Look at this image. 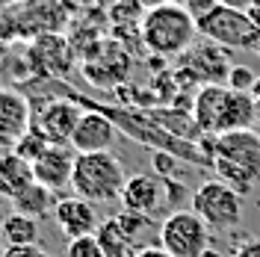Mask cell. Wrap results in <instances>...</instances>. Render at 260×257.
<instances>
[{
    "instance_id": "6da1fadb",
    "label": "cell",
    "mask_w": 260,
    "mask_h": 257,
    "mask_svg": "<svg viewBox=\"0 0 260 257\" xmlns=\"http://www.w3.org/2000/svg\"><path fill=\"white\" fill-rule=\"evenodd\" d=\"M204 157L216 177L234 186L240 195L251 192L260 183V133L254 130H231L219 136H207Z\"/></svg>"
},
{
    "instance_id": "7a4b0ae2",
    "label": "cell",
    "mask_w": 260,
    "mask_h": 257,
    "mask_svg": "<svg viewBox=\"0 0 260 257\" xmlns=\"http://www.w3.org/2000/svg\"><path fill=\"white\" fill-rule=\"evenodd\" d=\"M257 118V101L251 92H237L228 83H207L192 98V124L204 136L231 130H248Z\"/></svg>"
},
{
    "instance_id": "3957f363",
    "label": "cell",
    "mask_w": 260,
    "mask_h": 257,
    "mask_svg": "<svg viewBox=\"0 0 260 257\" xmlns=\"http://www.w3.org/2000/svg\"><path fill=\"white\" fill-rule=\"evenodd\" d=\"M198 36V21H195L183 6L166 3L157 9H148L139 21V39L148 53L154 56H180L192 48Z\"/></svg>"
},
{
    "instance_id": "277c9868",
    "label": "cell",
    "mask_w": 260,
    "mask_h": 257,
    "mask_svg": "<svg viewBox=\"0 0 260 257\" xmlns=\"http://www.w3.org/2000/svg\"><path fill=\"white\" fill-rule=\"evenodd\" d=\"M124 169L113 151H95V154H77L71 189L92 204H110L121 198L124 189Z\"/></svg>"
},
{
    "instance_id": "5b68a950",
    "label": "cell",
    "mask_w": 260,
    "mask_h": 257,
    "mask_svg": "<svg viewBox=\"0 0 260 257\" xmlns=\"http://www.w3.org/2000/svg\"><path fill=\"white\" fill-rule=\"evenodd\" d=\"M198 36L228 50H257L260 45V27H254L248 12L228 9L222 3H216L210 12L198 18Z\"/></svg>"
},
{
    "instance_id": "8992f818",
    "label": "cell",
    "mask_w": 260,
    "mask_h": 257,
    "mask_svg": "<svg viewBox=\"0 0 260 257\" xmlns=\"http://www.w3.org/2000/svg\"><path fill=\"white\" fill-rule=\"evenodd\" d=\"M192 213L204 219V225L213 231H234L243 225V195L237 192L234 186L222 183L219 177L204 180L189 198Z\"/></svg>"
},
{
    "instance_id": "52a82bcc",
    "label": "cell",
    "mask_w": 260,
    "mask_h": 257,
    "mask_svg": "<svg viewBox=\"0 0 260 257\" xmlns=\"http://www.w3.org/2000/svg\"><path fill=\"white\" fill-rule=\"evenodd\" d=\"M160 245L172 257H204L210 248V228L192 210L169 213L160 225Z\"/></svg>"
},
{
    "instance_id": "ba28073f",
    "label": "cell",
    "mask_w": 260,
    "mask_h": 257,
    "mask_svg": "<svg viewBox=\"0 0 260 257\" xmlns=\"http://www.w3.org/2000/svg\"><path fill=\"white\" fill-rule=\"evenodd\" d=\"M172 186L175 183H166L162 177L148 175V172H139V175H130L124 180V189H121V207L130 210V213H139V216H148L154 219L166 201H172Z\"/></svg>"
},
{
    "instance_id": "9c48e42d",
    "label": "cell",
    "mask_w": 260,
    "mask_h": 257,
    "mask_svg": "<svg viewBox=\"0 0 260 257\" xmlns=\"http://www.w3.org/2000/svg\"><path fill=\"white\" fill-rule=\"evenodd\" d=\"M80 118V104H74L68 98H56V101H48L42 107V113L36 115V127L48 136L50 145H71V136H74Z\"/></svg>"
},
{
    "instance_id": "30bf717a",
    "label": "cell",
    "mask_w": 260,
    "mask_h": 257,
    "mask_svg": "<svg viewBox=\"0 0 260 257\" xmlns=\"http://www.w3.org/2000/svg\"><path fill=\"white\" fill-rule=\"evenodd\" d=\"M74 160H77V151H74L71 145H50L48 151L32 163L36 180H39L42 186H48L50 192H59L65 186H71Z\"/></svg>"
},
{
    "instance_id": "8fae6325",
    "label": "cell",
    "mask_w": 260,
    "mask_h": 257,
    "mask_svg": "<svg viewBox=\"0 0 260 257\" xmlns=\"http://www.w3.org/2000/svg\"><path fill=\"white\" fill-rule=\"evenodd\" d=\"M32 127L30 101L15 89H0V145L15 148V142Z\"/></svg>"
},
{
    "instance_id": "7c38bea8",
    "label": "cell",
    "mask_w": 260,
    "mask_h": 257,
    "mask_svg": "<svg viewBox=\"0 0 260 257\" xmlns=\"http://www.w3.org/2000/svg\"><path fill=\"white\" fill-rule=\"evenodd\" d=\"M53 219L68 240H77V237H89L98 231V213L95 204L86 201L80 195H71V198H62L53 204Z\"/></svg>"
},
{
    "instance_id": "4fadbf2b",
    "label": "cell",
    "mask_w": 260,
    "mask_h": 257,
    "mask_svg": "<svg viewBox=\"0 0 260 257\" xmlns=\"http://www.w3.org/2000/svg\"><path fill=\"white\" fill-rule=\"evenodd\" d=\"M115 124L104 113H83L77 121V130L71 136V148L77 154H95V151H110V145L115 142Z\"/></svg>"
},
{
    "instance_id": "5bb4252c",
    "label": "cell",
    "mask_w": 260,
    "mask_h": 257,
    "mask_svg": "<svg viewBox=\"0 0 260 257\" xmlns=\"http://www.w3.org/2000/svg\"><path fill=\"white\" fill-rule=\"evenodd\" d=\"M32 180H36L32 163L18 157L15 151H9V154L0 157V198H6V201L18 198Z\"/></svg>"
},
{
    "instance_id": "9a60e30c",
    "label": "cell",
    "mask_w": 260,
    "mask_h": 257,
    "mask_svg": "<svg viewBox=\"0 0 260 257\" xmlns=\"http://www.w3.org/2000/svg\"><path fill=\"white\" fill-rule=\"evenodd\" d=\"M0 240L6 245H39V219L12 210L0 222Z\"/></svg>"
},
{
    "instance_id": "2e32d148",
    "label": "cell",
    "mask_w": 260,
    "mask_h": 257,
    "mask_svg": "<svg viewBox=\"0 0 260 257\" xmlns=\"http://www.w3.org/2000/svg\"><path fill=\"white\" fill-rule=\"evenodd\" d=\"M12 210L24 213V216H32V219H42L53 210V192L48 186H42L39 180H32L18 198H12Z\"/></svg>"
},
{
    "instance_id": "e0dca14e",
    "label": "cell",
    "mask_w": 260,
    "mask_h": 257,
    "mask_svg": "<svg viewBox=\"0 0 260 257\" xmlns=\"http://www.w3.org/2000/svg\"><path fill=\"white\" fill-rule=\"evenodd\" d=\"M98 242L107 257H133V240L124 234V228L118 225V219H107L101 222L95 231Z\"/></svg>"
},
{
    "instance_id": "ac0fdd59",
    "label": "cell",
    "mask_w": 260,
    "mask_h": 257,
    "mask_svg": "<svg viewBox=\"0 0 260 257\" xmlns=\"http://www.w3.org/2000/svg\"><path fill=\"white\" fill-rule=\"evenodd\" d=\"M48 148H50V139H48V136H45L39 127H36V121H32V127L27 130L21 139H18L12 151H15L18 157H24L27 163H36L42 154H45V151H48Z\"/></svg>"
},
{
    "instance_id": "d6986e66",
    "label": "cell",
    "mask_w": 260,
    "mask_h": 257,
    "mask_svg": "<svg viewBox=\"0 0 260 257\" xmlns=\"http://www.w3.org/2000/svg\"><path fill=\"white\" fill-rule=\"evenodd\" d=\"M65 257H107V254H104V248H101V242H98L95 234H89V237L68 240Z\"/></svg>"
},
{
    "instance_id": "ffe728a7",
    "label": "cell",
    "mask_w": 260,
    "mask_h": 257,
    "mask_svg": "<svg viewBox=\"0 0 260 257\" xmlns=\"http://www.w3.org/2000/svg\"><path fill=\"white\" fill-rule=\"evenodd\" d=\"M110 15H113V21L127 18V24H139L142 15H145V9H142L139 0H115V6L110 9Z\"/></svg>"
},
{
    "instance_id": "44dd1931",
    "label": "cell",
    "mask_w": 260,
    "mask_h": 257,
    "mask_svg": "<svg viewBox=\"0 0 260 257\" xmlns=\"http://www.w3.org/2000/svg\"><path fill=\"white\" fill-rule=\"evenodd\" d=\"M254 71L248 68V65H231V74H228V86L231 89H237V92H251L254 89Z\"/></svg>"
},
{
    "instance_id": "7402d4cb",
    "label": "cell",
    "mask_w": 260,
    "mask_h": 257,
    "mask_svg": "<svg viewBox=\"0 0 260 257\" xmlns=\"http://www.w3.org/2000/svg\"><path fill=\"white\" fill-rule=\"evenodd\" d=\"M175 3H178V6H183V9H186V12H189V15L198 21L204 12H210L219 0H175Z\"/></svg>"
},
{
    "instance_id": "603a6c76",
    "label": "cell",
    "mask_w": 260,
    "mask_h": 257,
    "mask_svg": "<svg viewBox=\"0 0 260 257\" xmlns=\"http://www.w3.org/2000/svg\"><path fill=\"white\" fill-rule=\"evenodd\" d=\"M6 257H48L39 245H6Z\"/></svg>"
},
{
    "instance_id": "cb8c5ba5",
    "label": "cell",
    "mask_w": 260,
    "mask_h": 257,
    "mask_svg": "<svg viewBox=\"0 0 260 257\" xmlns=\"http://www.w3.org/2000/svg\"><path fill=\"white\" fill-rule=\"evenodd\" d=\"M234 257H260V240H245L237 251H234Z\"/></svg>"
},
{
    "instance_id": "d4e9b609",
    "label": "cell",
    "mask_w": 260,
    "mask_h": 257,
    "mask_svg": "<svg viewBox=\"0 0 260 257\" xmlns=\"http://www.w3.org/2000/svg\"><path fill=\"white\" fill-rule=\"evenodd\" d=\"M133 257H172L162 245H142V248H136Z\"/></svg>"
},
{
    "instance_id": "484cf974",
    "label": "cell",
    "mask_w": 260,
    "mask_h": 257,
    "mask_svg": "<svg viewBox=\"0 0 260 257\" xmlns=\"http://www.w3.org/2000/svg\"><path fill=\"white\" fill-rule=\"evenodd\" d=\"M222 6H228V9H240V12H248L254 3H260V0H219Z\"/></svg>"
},
{
    "instance_id": "4316f807",
    "label": "cell",
    "mask_w": 260,
    "mask_h": 257,
    "mask_svg": "<svg viewBox=\"0 0 260 257\" xmlns=\"http://www.w3.org/2000/svg\"><path fill=\"white\" fill-rule=\"evenodd\" d=\"M142 3V9H157V6H166V3H175V0H139Z\"/></svg>"
},
{
    "instance_id": "83f0119b",
    "label": "cell",
    "mask_w": 260,
    "mask_h": 257,
    "mask_svg": "<svg viewBox=\"0 0 260 257\" xmlns=\"http://www.w3.org/2000/svg\"><path fill=\"white\" fill-rule=\"evenodd\" d=\"M248 18L254 21V27H260V3H254V6L248 9Z\"/></svg>"
},
{
    "instance_id": "f1b7e54d",
    "label": "cell",
    "mask_w": 260,
    "mask_h": 257,
    "mask_svg": "<svg viewBox=\"0 0 260 257\" xmlns=\"http://www.w3.org/2000/svg\"><path fill=\"white\" fill-rule=\"evenodd\" d=\"M251 98H254V101H260V77H257V83H254V89H251Z\"/></svg>"
},
{
    "instance_id": "f546056e",
    "label": "cell",
    "mask_w": 260,
    "mask_h": 257,
    "mask_svg": "<svg viewBox=\"0 0 260 257\" xmlns=\"http://www.w3.org/2000/svg\"><path fill=\"white\" fill-rule=\"evenodd\" d=\"M0 257H6V242L0 240Z\"/></svg>"
},
{
    "instance_id": "4dcf8cb0",
    "label": "cell",
    "mask_w": 260,
    "mask_h": 257,
    "mask_svg": "<svg viewBox=\"0 0 260 257\" xmlns=\"http://www.w3.org/2000/svg\"><path fill=\"white\" fill-rule=\"evenodd\" d=\"M204 257H219V254H216V251H210V248H207V254H204Z\"/></svg>"
},
{
    "instance_id": "1f68e13d",
    "label": "cell",
    "mask_w": 260,
    "mask_h": 257,
    "mask_svg": "<svg viewBox=\"0 0 260 257\" xmlns=\"http://www.w3.org/2000/svg\"><path fill=\"white\" fill-rule=\"evenodd\" d=\"M254 53H257V56H260V45H257V50H254Z\"/></svg>"
}]
</instances>
